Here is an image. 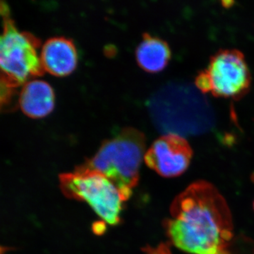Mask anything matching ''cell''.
<instances>
[{"label":"cell","mask_w":254,"mask_h":254,"mask_svg":"<svg viewBox=\"0 0 254 254\" xmlns=\"http://www.w3.org/2000/svg\"><path fill=\"white\" fill-rule=\"evenodd\" d=\"M172 50L166 41L145 33L136 49V59L140 67L147 72L158 73L168 66Z\"/></svg>","instance_id":"9"},{"label":"cell","mask_w":254,"mask_h":254,"mask_svg":"<svg viewBox=\"0 0 254 254\" xmlns=\"http://www.w3.org/2000/svg\"><path fill=\"white\" fill-rule=\"evenodd\" d=\"M55 94L49 83L33 79L23 85L18 97V105L23 113L31 118H41L54 108Z\"/></svg>","instance_id":"8"},{"label":"cell","mask_w":254,"mask_h":254,"mask_svg":"<svg viewBox=\"0 0 254 254\" xmlns=\"http://www.w3.org/2000/svg\"><path fill=\"white\" fill-rule=\"evenodd\" d=\"M193 150L183 136L168 133L159 137L147 150L145 163L148 168L164 177H176L190 166Z\"/></svg>","instance_id":"6"},{"label":"cell","mask_w":254,"mask_h":254,"mask_svg":"<svg viewBox=\"0 0 254 254\" xmlns=\"http://www.w3.org/2000/svg\"><path fill=\"white\" fill-rule=\"evenodd\" d=\"M3 31L0 38L1 85L14 88L45 70L38 49L41 41L28 32L20 31L10 17L9 7L1 1Z\"/></svg>","instance_id":"3"},{"label":"cell","mask_w":254,"mask_h":254,"mask_svg":"<svg viewBox=\"0 0 254 254\" xmlns=\"http://www.w3.org/2000/svg\"><path fill=\"white\" fill-rule=\"evenodd\" d=\"M40 57L45 71L57 76L69 74L77 64L76 47L71 39L64 36L48 38L42 46Z\"/></svg>","instance_id":"7"},{"label":"cell","mask_w":254,"mask_h":254,"mask_svg":"<svg viewBox=\"0 0 254 254\" xmlns=\"http://www.w3.org/2000/svg\"><path fill=\"white\" fill-rule=\"evenodd\" d=\"M212 94L238 100L250 91L252 74L245 56L237 49H220L210 58L208 68Z\"/></svg>","instance_id":"5"},{"label":"cell","mask_w":254,"mask_h":254,"mask_svg":"<svg viewBox=\"0 0 254 254\" xmlns=\"http://www.w3.org/2000/svg\"><path fill=\"white\" fill-rule=\"evenodd\" d=\"M60 182L64 194L86 202L106 223L115 226L121 222L123 204L128 199L103 174L80 165L73 173L60 175Z\"/></svg>","instance_id":"4"},{"label":"cell","mask_w":254,"mask_h":254,"mask_svg":"<svg viewBox=\"0 0 254 254\" xmlns=\"http://www.w3.org/2000/svg\"></svg>","instance_id":"11"},{"label":"cell","mask_w":254,"mask_h":254,"mask_svg":"<svg viewBox=\"0 0 254 254\" xmlns=\"http://www.w3.org/2000/svg\"><path fill=\"white\" fill-rule=\"evenodd\" d=\"M195 85L202 93H212L213 86L208 70H202L197 74L195 78Z\"/></svg>","instance_id":"10"},{"label":"cell","mask_w":254,"mask_h":254,"mask_svg":"<svg viewBox=\"0 0 254 254\" xmlns=\"http://www.w3.org/2000/svg\"><path fill=\"white\" fill-rule=\"evenodd\" d=\"M145 149V135L133 127H125L103 142L94 156L82 165L108 177L128 199L138 182Z\"/></svg>","instance_id":"2"},{"label":"cell","mask_w":254,"mask_h":254,"mask_svg":"<svg viewBox=\"0 0 254 254\" xmlns=\"http://www.w3.org/2000/svg\"><path fill=\"white\" fill-rule=\"evenodd\" d=\"M164 222L167 241L145 254H243L226 200L211 184L193 182L175 198Z\"/></svg>","instance_id":"1"}]
</instances>
